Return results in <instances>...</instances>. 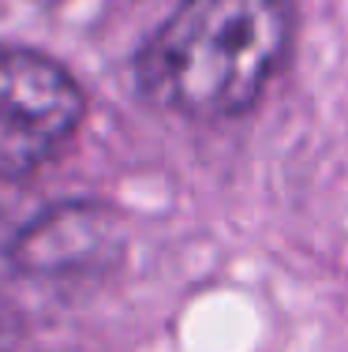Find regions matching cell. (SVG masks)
Wrapping results in <instances>:
<instances>
[{
    "mask_svg": "<svg viewBox=\"0 0 348 352\" xmlns=\"http://www.w3.org/2000/svg\"><path fill=\"white\" fill-rule=\"evenodd\" d=\"M105 244V217L94 206H64L34 221L19 240V263L38 274L76 270Z\"/></svg>",
    "mask_w": 348,
    "mask_h": 352,
    "instance_id": "3",
    "label": "cell"
},
{
    "mask_svg": "<svg viewBox=\"0 0 348 352\" xmlns=\"http://www.w3.org/2000/svg\"><path fill=\"white\" fill-rule=\"evenodd\" d=\"M82 90L56 60L0 49V180H27L76 135Z\"/></svg>",
    "mask_w": 348,
    "mask_h": 352,
    "instance_id": "2",
    "label": "cell"
},
{
    "mask_svg": "<svg viewBox=\"0 0 348 352\" xmlns=\"http://www.w3.org/2000/svg\"><path fill=\"white\" fill-rule=\"evenodd\" d=\"M288 38V0H180L139 53V82L172 113L236 116L277 72Z\"/></svg>",
    "mask_w": 348,
    "mask_h": 352,
    "instance_id": "1",
    "label": "cell"
}]
</instances>
